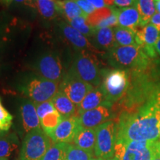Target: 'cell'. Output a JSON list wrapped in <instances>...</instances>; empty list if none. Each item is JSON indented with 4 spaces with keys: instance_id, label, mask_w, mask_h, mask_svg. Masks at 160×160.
I'll use <instances>...</instances> for the list:
<instances>
[{
    "instance_id": "obj_3",
    "label": "cell",
    "mask_w": 160,
    "mask_h": 160,
    "mask_svg": "<svg viewBox=\"0 0 160 160\" xmlns=\"http://www.w3.org/2000/svg\"><path fill=\"white\" fill-rule=\"evenodd\" d=\"M109 62L116 69L132 71L147 68L154 59L150 58L139 45L119 46L109 51Z\"/></svg>"
},
{
    "instance_id": "obj_16",
    "label": "cell",
    "mask_w": 160,
    "mask_h": 160,
    "mask_svg": "<svg viewBox=\"0 0 160 160\" xmlns=\"http://www.w3.org/2000/svg\"><path fill=\"white\" fill-rule=\"evenodd\" d=\"M22 125L25 131L28 133L32 130L41 128L40 119L38 117L35 103L28 101L24 102L20 108Z\"/></svg>"
},
{
    "instance_id": "obj_24",
    "label": "cell",
    "mask_w": 160,
    "mask_h": 160,
    "mask_svg": "<svg viewBox=\"0 0 160 160\" xmlns=\"http://www.w3.org/2000/svg\"><path fill=\"white\" fill-rule=\"evenodd\" d=\"M19 144V139L15 133L0 135V159L10 157Z\"/></svg>"
},
{
    "instance_id": "obj_27",
    "label": "cell",
    "mask_w": 160,
    "mask_h": 160,
    "mask_svg": "<svg viewBox=\"0 0 160 160\" xmlns=\"http://www.w3.org/2000/svg\"><path fill=\"white\" fill-rule=\"evenodd\" d=\"M62 119V117L57 111L50 113L46 115L43 119H40V125H41L42 129L49 137L50 134L56 129L58 125L61 122Z\"/></svg>"
},
{
    "instance_id": "obj_29",
    "label": "cell",
    "mask_w": 160,
    "mask_h": 160,
    "mask_svg": "<svg viewBox=\"0 0 160 160\" xmlns=\"http://www.w3.org/2000/svg\"><path fill=\"white\" fill-rule=\"evenodd\" d=\"M113 12V8L111 7H104L99 9H96L91 14L88 15L87 21L89 25L95 29L101 22L109 17Z\"/></svg>"
},
{
    "instance_id": "obj_26",
    "label": "cell",
    "mask_w": 160,
    "mask_h": 160,
    "mask_svg": "<svg viewBox=\"0 0 160 160\" xmlns=\"http://www.w3.org/2000/svg\"><path fill=\"white\" fill-rule=\"evenodd\" d=\"M69 144L55 143L50 148L42 160H67Z\"/></svg>"
},
{
    "instance_id": "obj_28",
    "label": "cell",
    "mask_w": 160,
    "mask_h": 160,
    "mask_svg": "<svg viewBox=\"0 0 160 160\" xmlns=\"http://www.w3.org/2000/svg\"><path fill=\"white\" fill-rule=\"evenodd\" d=\"M36 6L40 14L47 19H53L59 13L57 2L53 0H36Z\"/></svg>"
},
{
    "instance_id": "obj_1",
    "label": "cell",
    "mask_w": 160,
    "mask_h": 160,
    "mask_svg": "<svg viewBox=\"0 0 160 160\" xmlns=\"http://www.w3.org/2000/svg\"><path fill=\"white\" fill-rule=\"evenodd\" d=\"M115 122L116 140L159 141L160 93L135 111L121 113Z\"/></svg>"
},
{
    "instance_id": "obj_42",
    "label": "cell",
    "mask_w": 160,
    "mask_h": 160,
    "mask_svg": "<svg viewBox=\"0 0 160 160\" xmlns=\"http://www.w3.org/2000/svg\"><path fill=\"white\" fill-rule=\"evenodd\" d=\"M155 3H156V8H157L158 13L160 14V0H155Z\"/></svg>"
},
{
    "instance_id": "obj_33",
    "label": "cell",
    "mask_w": 160,
    "mask_h": 160,
    "mask_svg": "<svg viewBox=\"0 0 160 160\" xmlns=\"http://www.w3.org/2000/svg\"><path fill=\"white\" fill-rule=\"evenodd\" d=\"M35 105L39 119H43L46 115L56 111L51 101L45 102L42 103H35Z\"/></svg>"
},
{
    "instance_id": "obj_30",
    "label": "cell",
    "mask_w": 160,
    "mask_h": 160,
    "mask_svg": "<svg viewBox=\"0 0 160 160\" xmlns=\"http://www.w3.org/2000/svg\"><path fill=\"white\" fill-rule=\"evenodd\" d=\"M93 152L80 148L73 144H69L67 160H91L93 158Z\"/></svg>"
},
{
    "instance_id": "obj_13",
    "label": "cell",
    "mask_w": 160,
    "mask_h": 160,
    "mask_svg": "<svg viewBox=\"0 0 160 160\" xmlns=\"http://www.w3.org/2000/svg\"><path fill=\"white\" fill-rule=\"evenodd\" d=\"M79 117H71L62 119L49 137L54 143H68L73 142L78 128L79 127Z\"/></svg>"
},
{
    "instance_id": "obj_49",
    "label": "cell",
    "mask_w": 160,
    "mask_h": 160,
    "mask_svg": "<svg viewBox=\"0 0 160 160\" xmlns=\"http://www.w3.org/2000/svg\"><path fill=\"white\" fill-rule=\"evenodd\" d=\"M159 142H160V122H159Z\"/></svg>"
},
{
    "instance_id": "obj_31",
    "label": "cell",
    "mask_w": 160,
    "mask_h": 160,
    "mask_svg": "<svg viewBox=\"0 0 160 160\" xmlns=\"http://www.w3.org/2000/svg\"><path fill=\"white\" fill-rule=\"evenodd\" d=\"M68 22L70 25H71L73 28L77 30L78 31L85 36L93 37V33L95 32V29L89 25V23L87 21V19L85 17H78L69 21Z\"/></svg>"
},
{
    "instance_id": "obj_22",
    "label": "cell",
    "mask_w": 160,
    "mask_h": 160,
    "mask_svg": "<svg viewBox=\"0 0 160 160\" xmlns=\"http://www.w3.org/2000/svg\"><path fill=\"white\" fill-rule=\"evenodd\" d=\"M59 13L65 16L68 21L75 19L78 17H82L88 19V15L82 11L77 4L73 0H63L57 2Z\"/></svg>"
},
{
    "instance_id": "obj_9",
    "label": "cell",
    "mask_w": 160,
    "mask_h": 160,
    "mask_svg": "<svg viewBox=\"0 0 160 160\" xmlns=\"http://www.w3.org/2000/svg\"><path fill=\"white\" fill-rule=\"evenodd\" d=\"M93 88L69 71L60 82L59 91H62L78 107L88 93Z\"/></svg>"
},
{
    "instance_id": "obj_38",
    "label": "cell",
    "mask_w": 160,
    "mask_h": 160,
    "mask_svg": "<svg viewBox=\"0 0 160 160\" xmlns=\"http://www.w3.org/2000/svg\"><path fill=\"white\" fill-rule=\"evenodd\" d=\"M150 23L155 25L158 28V30H159L160 33V14L159 13H156L152 17Z\"/></svg>"
},
{
    "instance_id": "obj_23",
    "label": "cell",
    "mask_w": 160,
    "mask_h": 160,
    "mask_svg": "<svg viewBox=\"0 0 160 160\" xmlns=\"http://www.w3.org/2000/svg\"><path fill=\"white\" fill-rule=\"evenodd\" d=\"M136 7L139 13L140 25L145 26L150 23L157 11L155 0H137Z\"/></svg>"
},
{
    "instance_id": "obj_18",
    "label": "cell",
    "mask_w": 160,
    "mask_h": 160,
    "mask_svg": "<svg viewBox=\"0 0 160 160\" xmlns=\"http://www.w3.org/2000/svg\"><path fill=\"white\" fill-rule=\"evenodd\" d=\"M51 101L62 119L77 117V106L62 91H59Z\"/></svg>"
},
{
    "instance_id": "obj_34",
    "label": "cell",
    "mask_w": 160,
    "mask_h": 160,
    "mask_svg": "<svg viewBox=\"0 0 160 160\" xmlns=\"http://www.w3.org/2000/svg\"><path fill=\"white\" fill-rule=\"evenodd\" d=\"M118 26V15H117V8H113V13L108 17L107 19H104L101 22L95 29L102 28H115Z\"/></svg>"
},
{
    "instance_id": "obj_11",
    "label": "cell",
    "mask_w": 160,
    "mask_h": 160,
    "mask_svg": "<svg viewBox=\"0 0 160 160\" xmlns=\"http://www.w3.org/2000/svg\"><path fill=\"white\" fill-rule=\"evenodd\" d=\"M78 117L79 125L82 128H96L102 124L116 119V114L112 105L105 103L94 109L84 112Z\"/></svg>"
},
{
    "instance_id": "obj_36",
    "label": "cell",
    "mask_w": 160,
    "mask_h": 160,
    "mask_svg": "<svg viewBox=\"0 0 160 160\" xmlns=\"http://www.w3.org/2000/svg\"><path fill=\"white\" fill-rule=\"evenodd\" d=\"M137 0H115L114 4L120 8H128L136 6Z\"/></svg>"
},
{
    "instance_id": "obj_32",
    "label": "cell",
    "mask_w": 160,
    "mask_h": 160,
    "mask_svg": "<svg viewBox=\"0 0 160 160\" xmlns=\"http://www.w3.org/2000/svg\"><path fill=\"white\" fill-rule=\"evenodd\" d=\"M13 117L8 111L3 107L0 100V127L3 133L8 131L12 125Z\"/></svg>"
},
{
    "instance_id": "obj_5",
    "label": "cell",
    "mask_w": 160,
    "mask_h": 160,
    "mask_svg": "<svg viewBox=\"0 0 160 160\" xmlns=\"http://www.w3.org/2000/svg\"><path fill=\"white\" fill-rule=\"evenodd\" d=\"M103 81L100 88L106 103L113 106L123 97L129 85V71L113 69L102 74Z\"/></svg>"
},
{
    "instance_id": "obj_25",
    "label": "cell",
    "mask_w": 160,
    "mask_h": 160,
    "mask_svg": "<svg viewBox=\"0 0 160 160\" xmlns=\"http://www.w3.org/2000/svg\"><path fill=\"white\" fill-rule=\"evenodd\" d=\"M116 43L119 46L137 45L135 32L132 29L117 26L113 28Z\"/></svg>"
},
{
    "instance_id": "obj_19",
    "label": "cell",
    "mask_w": 160,
    "mask_h": 160,
    "mask_svg": "<svg viewBox=\"0 0 160 160\" xmlns=\"http://www.w3.org/2000/svg\"><path fill=\"white\" fill-rule=\"evenodd\" d=\"M106 103L105 98L101 88H93L84 98L81 104L77 107V117L84 112L93 110Z\"/></svg>"
},
{
    "instance_id": "obj_2",
    "label": "cell",
    "mask_w": 160,
    "mask_h": 160,
    "mask_svg": "<svg viewBox=\"0 0 160 160\" xmlns=\"http://www.w3.org/2000/svg\"><path fill=\"white\" fill-rule=\"evenodd\" d=\"M159 60L154 59L147 68L129 71V85L122 99L112 106L116 117L123 112H133L160 93ZM116 117V118H117Z\"/></svg>"
},
{
    "instance_id": "obj_15",
    "label": "cell",
    "mask_w": 160,
    "mask_h": 160,
    "mask_svg": "<svg viewBox=\"0 0 160 160\" xmlns=\"http://www.w3.org/2000/svg\"><path fill=\"white\" fill-rule=\"evenodd\" d=\"M60 28L62 30L64 37L77 48L82 50V51H89L91 52H97V53L99 52L97 48L90 42V41L85 35L73 28L71 25L65 22H62L60 24Z\"/></svg>"
},
{
    "instance_id": "obj_44",
    "label": "cell",
    "mask_w": 160,
    "mask_h": 160,
    "mask_svg": "<svg viewBox=\"0 0 160 160\" xmlns=\"http://www.w3.org/2000/svg\"><path fill=\"white\" fill-rule=\"evenodd\" d=\"M152 160H160V150L159 151V152L157 153V155L155 156L154 158H153Z\"/></svg>"
},
{
    "instance_id": "obj_37",
    "label": "cell",
    "mask_w": 160,
    "mask_h": 160,
    "mask_svg": "<svg viewBox=\"0 0 160 160\" xmlns=\"http://www.w3.org/2000/svg\"><path fill=\"white\" fill-rule=\"evenodd\" d=\"M87 2H88L89 3H91L92 5H93L95 7V8L99 9L102 8L106 7L105 2L104 0H86Z\"/></svg>"
},
{
    "instance_id": "obj_35",
    "label": "cell",
    "mask_w": 160,
    "mask_h": 160,
    "mask_svg": "<svg viewBox=\"0 0 160 160\" xmlns=\"http://www.w3.org/2000/svg\"><path fill=\"white\" fill-rule=\"evenodd\" d=\"M73 1L77 4V5L82 9V11L87 15L91 14L96 10L94 6L92 5L91 3H89L86 0H73Z\"/></svg>"
},
{
    "instance_id": "obj_47",
    "label": "cell",
    "mask_w": 160,
    "mask_h": 160,
    "mask_svg": "<svg viewBox=\"0 0 160 160\" xmlns=\"http://www.w3.org/2000/svg\"><path fill=\"white\" fill-rule=\"evenodd\" d=\"M0 160H8V158H2V159H0Z\"/></svg>"
},
{
    "instance_id": "obj_17",
    "label": "cell",
    "mask_w": 160,
    "mask_h": 160,
    "mask_svg": "<svg viewBox=\"0 0 160 160\" xmlns=\"http://www.w3.org/2000/svg\"><path fill=\"white\" fill-rule=\"evenodd\" d=\"M96 139L95 128H85L79 125L72 142L80 148L94 153Z\"/></svg>"
},
{
    "instance_id": "obj_48",
    "label": "cell",
    "mask_w": 160,
    "mask_h": 160,
    "mask_svg": "<svg viewBox=\"0 0 160 160\" xmlns=\"http://www.w3.org/2000/svg\"><path fill=\"white\" fill-rule=\"evenodd\" d=\"M2 133H3V132H2V131L1 127H0V135H2Z\"/></svg>"
},
{
    "instance_id": "obj_7",
    "label": "cell",
    "mask_w": 160,
    "mask_h": 160,
    "mask_svg": "<svg viewBox=\"0 0 160 160\" xmlns=\"http://www.w3.org/2000/svg\"><path fill=\"white\" fill-rule=\"evenodd\" d=\"M70 71L93 87L101 85V73L97 58L86 51H82L75 57Z\"/></svg>"
},
{
    "instance_id": "obj_41",
    "label": "cell",
    "mask_w": 160,
    "mask_h": 160,
    "mask_svg": "<svg viewBox=\"0 0 160 160\" xmlns=\"http://www.w3.org/2000/svg\"><path fill=\"white\" fill-rule=\"evenodd\" d=\"M104 2H105V5L108 6V7H111L114 4L115 2V0H104Z\"/></svg>"
},
{
    "instance_id": "obj_43",
    "label": "cell",
    "mask_w": 160,
    "mask_h": 160,
    "mask_svg": "<svg viewBox=\"0 0 160 160\" xmlns=\"http://www.w3.org/2000/svg\"><path fill=\"white\" fill-rule=\"evenodd\" d=\"M13 0H0V2L5 4V5H9L12 2Z\"/></svg>"
},
{
    "instance_id": "obj_4",
    "label": "cell",
    "mask_w": 160,
    "mask_h": 160,
    "mask_svg": "<svg viewBox=\"0 0 160 160\" xmlns=\"http://www.w3.org/2000/svg\"><path fill=\"white\" fill-rule=\"evenodd\" d=\"M159 150V141L116 140L114 157L119 160H152Z\"/></svg>"
},
{
    "instance_id": "obj_46",
    "label": "cell",
    "mask_w": 160,
    "mask_h": 160,
    "mask_svg": "<svg viewBox=\"0 0 160 160\" xmlns=\"http://www.w3.org/2000/svg\"><path fill=\"white\" fill-rule=\"evenodd\" d=\"M91 160H105V159H100V158H93Z\"/></svg>"
},
{
    "instance_id": "obj_12",
    "label": "cell",
    "mask_w": 160,
    "mask_h": 160,
    "mask_svg": "<svg viewBox=\"0 0 160 160\" xmlns=\"http://www.w3.org/2000/svg\"><path fill=\"white\" fill-rule=\"evenodd\" d=\"M133 31L135 32L137 45L142 48L151 59H157L155 44L160 36L157 28L153 24L148 23L145 26H138Z\"/></svg>"
},
{
    "instance_id": "obj_39",
    "label": "cell",
    "mask_w": 160,
    "mask_h": 160,
    "mask_svg": "<svg viewBox=\"0 0 160 160\" xmlns=\"http://www.w3.org/2000/svg\"><path fill=\"white\" fill-rule=\"evenodd\" d=\"M18 3H22L23 5H25L27 6H29L31 8H35L36 5L33 3V0H14Z\"/></svg>"
},
{
    "instance_id": "obj_40",
    "label": "cell",
    "mask_w": 160,
    "mask_h": 160,
    "mask_svg": "<svg viewBox=\"0 0 160 160\" xmlns=\"http://www.w3.org/2000/svg\"><path fill=\"white\" fill-rule=\"evenodd\" d=\"M155 50L156 52H157V54H159L160 56V36L159 37V39H157V42L155 44Z\"/></svg>"
},
{
    "instance_id": "obj_10",
    "label": "cell",
    "mask_w": 160,
    "mask_h": 160,
    "mask_svg": "<svg viewBox=\"0 0 160 160\" xmlns=\"http://www.w3.org/2000/svg\"><path fill=\"white\" fill-rule=\"evenodd\" d=\"M59 83L42 77L33 79L26 88L28 95L34 103L51 101L59 91Z\"/></svg>"
},
{
    "instance_id": "obj_14",
    "label": "cell",
    "mask_w": 160,
    "mask_h": 160,
    "mask_svg": "<svg viewBox=\"0 0 160 160\" xmlns=\"http://www.w3.org/2000/svg\"><path fill=\"white\" fill-rule=\"evenodd\" d=\"M39 70L42 77L61 82L62 80L63 68L59 58L55 54H48L39 60Z\"/></svg>"
},
{
    "instance_id": "obj_8",
    "label": "cell",
    "mask_w": 160,
    "mask_h": 160,
    "mask_svg": "<svg viewBox=\"0 0 160 160\" xmlns=\"http://www.w3.org/2000/svg\"><path fill=\"white\" fill-rule=\"evenodd\" d=\"M94 155L97 158L108 160L114 157L117 139V123L115 120L105 122L96 128Z\"/></svg>"
},
{
    "instance_id": "obj_20",
    "label": "cell",
    "mask_w": 160,
    "mask_h": 160,
    "mask_svg": "<svg viewBox=\"0 0 160 160\" xmlns=\"http://www.w3.org/2000/svg\"><path fill=\"white\" fill-rule=\"evenodd\" d=\"M118 25L134 30L140 25V17L136 6L117 8Z\"/></svg>"
},
{
    "instance_id": "obj_45",
    "label": "cell",
    "mask_w": 160,
    "mask_h": 160,
    "mask_svg": "<svg viewBox=\"0 0 160 160\" xmlns=\"http://www.w3.org/2000/svg\"><path fill=\"white\" fill-rule=\"evenodd\" d=\"M108 160H119V159H117V157H112V158H111V159H109Z\"/></svg>"
},
{
    "instance_id": "obj_6",
    "label": "cell",
    "mask_w": 160,
    "mask_h": 160,
    "mask_svg": "<svg viewBox=\"0 0 160 160\" xmlns=\"http://www.w3.org/2000/svg\"><path fill=\"white\" fill-rule=\"evenodd\" d=\"M51 140L42 128L32 130L24 138L19 160H42L52 146Z\"/></svg>"
},
{
    "instance_id": "obj_21",
    "label": "cell",
    "mask_w": 160,
    "mask_h": 160,
    "mask_svg": "<svg viewBox=\"0 0 160 160\" xmlns=\"http://www.w3.org/2000/svg\"><path fill=\"white\" fill-rule=\"evenodd\" d=\"M93 37L95 45L102 49L111 51L117 45L115 41L113 28L95 29Z\"/></svg>"
}]
</instances>
